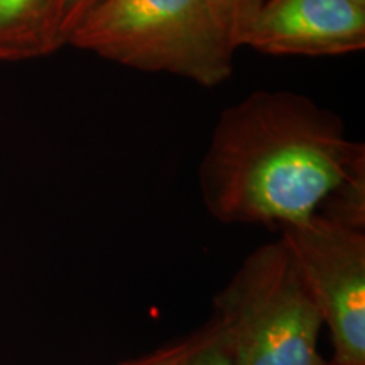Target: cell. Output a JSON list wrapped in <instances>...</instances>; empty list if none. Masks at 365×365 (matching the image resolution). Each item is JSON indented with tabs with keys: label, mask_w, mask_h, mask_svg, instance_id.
<instances>
[{
	"label": "cell",
	"mask_w": 365,
	"mask_h": 365,
	"mask_svg": "<svg viewBox=\"0 0 365 365\" xmlns=\"http://www.w3.org/2000/svg\"><path fill=\"white\" fill-rule=\"evenodd\" d=\"M355 4H359V6H362V7H365V0H354Z\"/></svg>",
	"instance_id": "obj_10"
},
{
	"label": "cell",
	"mask_w": 365,
	"mask_h": 365,
	"mask_svg": "<svg viewBox=\"0 0 365 365\" xmlns=\"http://www.w3.org/2000/svg\"><path fill=\"white\" fill-rule=\"evenodd\" d=\"M364 227L318 217L281 230L331 333L335 365H365Z\"/></svg>",
	"instance_id": "obj_4"
},
{
	"label": "cell",
	"mask_w": 365,
	"mask_h": 365,
	"mask_svg": "<svg viewBox=\"0 0 365 365\" xmlns=\"http://www.w3.org/2000/svg\"><path fill=\"white\" fill-rule=\"evenodd\" d=\"M130 365H232V362L225 341L218 328L213 325L207 335Z\"/></svg>",
	"instance_id": "obj_7"
},
{
	"label": "cell",
	"mask_w": 365,
	"mask_h": 365,
	"mask_svg": "<svg viewBox=\"0 0 365 365\" xmlns=\"http://www.w3.org/2000/svg\"><path fill=\"white\" fill-rule=\"evenodd\" d=\"M58 0H0V61H22L58 51Z\"/></svg>",
	"instance_id": "obj_6"
},
{
	"label": "cell",
	"mask_w": 365,
	"mask_h": 365,
	"mask_svg": "<svg viewBox=\"0 0 365 365\" xmlns=\"http://www.w3.org/2000/svg\"><path fill=\"white\" fill-rule=\"evenodd\" d=\"M66 46L207 88L230 78L237 51L207 0H102L73 29Z\"/></svg>",
	"instance_id": "obj_2"
},
{
	"label": "cell",
	"mask_w": 365,
	"mask_h": 365,
	"mask_svg": "<svg viewBox=\"0 0 365 365\" xmlns=\"http://www.w3.org/2000/svg\"><path fill=\"white\" fill-rule=\"evenodd\" d=\"M129 365H130V364H129Z\"/></svg>",
	"instance_id": "obj_11"
},
{
	"label": "cell",
	"mask_w": 365,
	"mask_h": 365,
	"mask_svg": "<svg viewBox=\"0 0 365 365\" xmlns=\"http://www.w3.org/2000/svg\"><path fill=\"white\" fill-rule=\"evenodd\" d=\"M240 48L312 58L364 51L365 7L354 0H267Z\"/></svg>",
	"instance_id": "obj_5"
},
{
	"label": "cell",
	"mask_w": 365,
	"mask_h": 365,
	"mask_svg": "<svg viewBox=\"0 0 365 365\" xmlns=\"http://www.w3.org/2000/svg\"><path fill=\"white\" fill-rule=\"evenodd\" d=\"M217 309L232 365H327L318 352L322 314L282 239L245 259Z\"/></svg>",
	"instance_id": "obj_3"
},
{
	"label": "cell",
	"mask_w": 365,
	"mask_h": 365,
	"mask_svg": "<svg viewBox=\"0 0 365 365\" xmlns=\"http://www.w3.org/2000/svg\"><path fill=\"white\" fill-rule=\"evenodd\" d=\"M205 207L222 222L364 227L365 145L340 115L291 90H257L218 117L200 164Z\"/></svg>",
	"instance_id": "obj_1"
},
{
	"label": "cell",
	"mask_w": 365,
	"mask_h": 365,
	"mask_svg": "<svg viewBox=\"0 0 365 365\" xmlns=\"http://www.w3.org/2000/svg\"><path fill=\"white\" fill-rule=\"evenodd\" d=\"M207 2L223 34L235 49H240L245 31L249 29L267 0H207Z\"/></svg>",
	"instance_id": "obj_8"
},
{
	"label": "cell",
	"mask_w": 365,
	"mask_h": 365,
	"mask_svg": "<svg viewBox=\"0 0 365 365\" xmlns=\"http://www.w3.org/2000/svg\"><path fill=\"white\" fill-rule=\"evenodd\" d=\"M102 0H58L54 29H56V41L59 49L66 46V41L73 33V29Z\"/></svg>",
	"instance_id": "obj_9"
}]
</instances>
